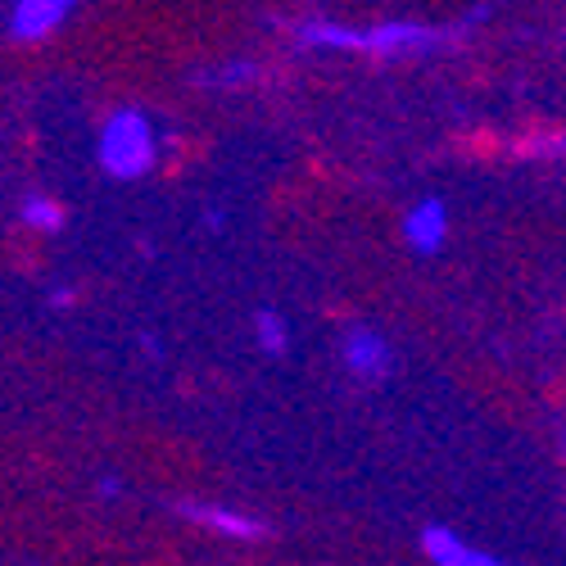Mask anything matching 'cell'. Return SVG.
<instances>
[{"mask_svg":"<svg viewBox=\"0 0 566 566\" xmlns=\"http://www.w3.org/2000/svg\"><path fill=\"white\" fill-rule=\"evenodd\" d=\"M485 19V10H471L462 23H412V19H381V23H336V19H304L295 23V41L304 51H345L371 60H408L436 55L453 45Z\"/></svg>","mask_w":566,"mask_h":566,"instance_id":"obj_1","label":"cell"},{"mask_svg":"<svg viewBox=\"0 0 566 566\" xmlns=\"http://www.w3.org/2000/svg\"><path fill=\"white\" fill-rule=\"evenodd\" d=\"M159 127L146 109H114L105 123H101V136H96V164L105 177L114 181H140L159 168Z\"/></svg>","mask_w":566,"mask_h":566,"instance_id":"obj_2","label":"cell"},{"mask_svg":"<svg viewBox=\"0 0 566 566\" xmlns=\"http://www.w3.org/2000/svg\"><path fill=\"white\" fill-rule=\"evenodd\" d=\"M177 516L200 526V531H209V535L235 539V544H254V539L268 535V522H259V516H250L241 507H227V503H209V499H181Z\"/></svg>","mask_w":566,"mask_h":566,"instance_id":"obj_3","label":"cell"},{"mask_svg":"<svg viewBox=\"0 0 566 566\" xmlns=\"http://www.w3.org/2000/svg\"><path fill=\"white\" fill-rule=\"evenodd\" d=\"M340 363H345V371L358 376V381H381V376H390V367H395V349L376 326H349L340 336Z\"/></svg>","mask_w":566,"mask_h":566,"instance_id":"obj_4","label":"cell"},{"mask_svg":"<svg viewBox=\"0 0 566 566\" xmlns=\"http://www.w3.org/2000/svg\"><path fill=\"white\" fill-rule=\"evenodd\" d=\"M403 245L412 254H440L449 245V205L440 196H421L403 213Z\"/></svg>","mask_w":566,"mask_h":566,"instance_id":"obj_5","label":"cell"},{"mask_svg":"<svg viewBox=\"0 0 566 566\" xmlns=\"http://www.w3.org/2000/svg\"><path fill=\"white\" fill-rule=\"evenodd\" d=\"M77 10V0H14L10 10V36L23 41V45H36L45 36H55Z\"/></svg>","mask_w":566,"mask_h":566,"instance_id":"obj_6","label":"cell"},{"mask_svg":"<svg viewBox=\"0 0 566 566\" xmlns=\"http://www.w3.org/2000/svg\"><path fill=\"white\" fill-rule=\"evenodd\" d=\"M417 544H421V553L431 557V566H507L499 553L462 539L453 526H440V522L436 526H421Z\"/></svg>","mask_w":566,"mask_h":566,"instance_id":"obj_7","label":"cell"},{"mask_svg":"<svg viewBox=\"0 0 566 566\" xmlns=\"http://www.w3.org/2000/svg\"><path fill=\"white\" fill-rule=\"evenodd\" d=\"M19 222L28 231H41V235H55L69 227V209L55 200V196H23L19 205Z\"/></svg>","mask_w":566,"mask_h":566,"instance_id":"obj_8","label":"cell"},{"mask_svg":"<svg viewBox=\"0 0 566 566\" xmlns=\"http://www.w3.org/2000/svg\"><path fill=\"white\" fill-rule=\"evenodd\" d=\"M254 345H259L263 354L281 358V354L291 349V317L281 313V308H272V304H263V308L254 313Z\"/></svg>","mask_w":566,"mask_h":566,"instance_id":"obj_9","label":"cell"},{"mask_svg":"<svg viewBox=\"0 0 566 566\" xmlns=\"http://www.w3.org/2000/svg\"><path fill=\"white\" fill-rule=\"evenodd\" d=\"M205 86H254L259 77H263V69L254 64V60H227V64H218V69H205V73H196Z\"/></svg>","mask_w":566,"mask_h":566,"instance_id":"obj_10","label":"cell"},{"mask_svg":"<svg viewBox=\"0 0 566 566\" xmlns=\"http://www.w3.org/2000/svg\"><path fill=\"white\" fill-rule=\"evenodd\" d=\"M516 155L531 159H566V132H531L516 140Z\"/></svg>","mask_w":566,"mask_h":566,"instance_id":"obj_11","label":"cell"},{"mask_svg":"<svg viewBox=\"0 0 566 566\" xmlns=\"http://www.w3.org/2000/svg\"><path fill=\"white\" fill-rule=\"evenodd\" d=\"M73 300H77V291L69 286V281H60V286L45 291V304H51V308H73Z\"/></svg>","mask_w":566,"mask_h":566,"instance_id":"obj_12","label":"cell"},{"mask_svg":"<svg viewBox=\"0 0 566 566\" xmlns=\"http://www.w3.org/2000/svg\"><path fill=\"white\" fill-rule=\"evenodd\" d=\"M222 222H227L222 209H205V227H209V231H222Z\"/></svg>","mask_w":566,"mask_h":566,"instance_id":"obj_13","label":"cell"},{"mask_svg":"<svg viewBox=\"0 0 566 566\" xmlns=\"http://www.w3.org/2000/svg\"><path fill=\"white\" fill-rule=\"evenodd\" d=\"M118 494H123V485H118L114 476H105V481H101V499H118Z\"/></svg>","mask_w":566,"mask_h":566,"instance_id":"obj_14","label":"cell"},{"mask_svg":"<svg viewBox=\"0 0 566 566\" xmlns=\"http://www.w3.org/2000/svg\"><path fill=\"white\" fill-rule=\"evenodd\" d=\"M140 340H146V345H140V349H146V354H150V358H159V354H164V345H159V340H155V336H140Z\"/></svg>","mask_w":566,"mask_h":566,"instance_id":"obj_15","label":"cell"},{"mask_svg":"<svg viewBox=\"0 0 566 566\" xmlns=\"http://www.w3.org/2000/svg\"><path fill=\"white\" fill-rule=\"evenodd\" d=\"M557 449H562V458H566V421H562V431H557Z\"/></svg>","mask_w":566,"mask_h":566,"instance_id":"obj_16","label":"cell"}]
</instances>
